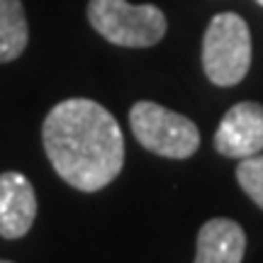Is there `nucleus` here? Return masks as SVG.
Wrapping results in <instances>:
<instances>
[{
  "instance_id": "1",
  "label": "nucleus",
  "mask_w": 263,
  "mask_h": 263,
  "mask_svg": "<svg viewBox=\"0 0 263 263\" xmlns=\"http://www.w3.org/2000/svg\"><path fill=\"white\" fill-rule=\"evenodd\" d=\"M42 139L59 176L83 193L110 185L124 163V137L112 115L88 98H71L51 107Z\"/></svg>"
},
{
  "instance_id": "2",
  "label": "nucleus",
  "mask_w": 263,
  "mask_h": 263,
  "mask_svg": "<svg viewBox=\"0 0 263 263\" xmlns=\"http://www.w3.org/2000/svg\"><path fill=\"white\" fill-rule=\"evenodd\" d=\"M202 66L207 78L219 88L244 81L251 66V32L234 12L215 15L202 39Z\"/></svg>"
},
{
  "instance_id": "3",
  "label": "nucleus",
  "mask_w": 263,
  "mask_h": 263,
  "mask_svg": "<svg viewBox=\"0 0 263 263\" xmlns=\"http://www.w3.org/2000/svg\"><path fill=\"white\" fill-rule=\"evenodd\" d=\"M88 20L98 34L117 47H154L166 34V15L156 5H132L127 0H90Z\"/></svg>"
},
{
  "instance_id": "4",
  "label": "nucleus",
  "mask_w": 263,
  "mask_h": 263,
  "mask_svg": "<svg viewBox=\"0 0 263 263\" xmlns=\"http://www.w3.org/2000/svg\"><path fill=\"white\" fill-rule=\"evenodd\" d=\"M129 124L144 149L166 159H188L200 146V132L193 120L151 100H139L132 107Z\"/></svg>"
},
{
  "instance_id": "5",
  "label": "nucleus",
  "mask_w": 263,
  "mask_h": 263,
  "mask_svg": "<svg viewBox=\"0 0 263 263\" xmlns=\"http://www.w3.org/2000/svg\"><path fill=\"white\" fill-rule=\"evenodd\" d=\"M215 149L227 159H246L263 151V105L236 103L215 132Z\"/></svg>"
},
{
  "instance_id": "6",
  "label": "nucleus",
  "mask_w": 263,
  "mask_h": 263,
  "mask_svg": "<svg viewBox=\"0 0 263 263\" xmlns=\"http://www.w3.org/2000/svg\"><path fill=\"white\" fill-rule=\"evenodd\" d=\"M37 195L34 188L20 171L0 173V236L20 239L34 224Z\"/></svg>"
},
{
  "instance_id": "7",
  "label": "nucleus",
  "mask_w": 263,
  "mask_h": 263,
  "mask_svg": "<svg viewBox=\"0 0 263 263\" xmlns=\"http://www.w3.org/2000/svg\"><path fill=\"white\" fill-rule=\"evenodd\" d=\"M246 234L234 219L215 217L200 227L195 263H241Z\"/></svg>"
},
{
  "instance_id": "8",
  "label": "nucleus",
  "mask_w": 263,
  "mask_h": 263,
  "mask_svg": "<svg viewBox=\"0 0 263 263\" xmlns=\"http://www.w3.org/2000/svg\"><path fill=\"white\" fill-rule=\"evenodd\" d=\"M29 39L27 17L20 0H0V64L17 59Z\"/></svg>"
},
{
  "instance_id": "9",
  "label": "nucleus",
  "mask_w": 263,
  "mask_h": 263,
  "mask_svg": "<svg viewBox=\"0 0 263 263\" xmlns=\"http://www.w3.org/2000/svg\"><path fill=\"white\" fill-rule=\"evenodd\" d=\"M236 180L246 195L263 210V154L241 159V163L236 166Z\"/></svg>"
},
{
  "instance_id": "10",
  "label": "nucleus",
  "mask_w": 263,
  "mask_h": 263,
  "mask_svg": "<svg viewBox=\"0 0 263 263\" xmlns=\"http://www.w3.org/2000/svg\"><path fill=\"white\" fill-rule=\"evenodd\" d=\"M0 263H12V261H0Z\"/></svg>"
},
{
  "instance_id": "11",
  "label": "nucleus",
  "mask_w": 263,
  "mask_h": 263,
  "mask_svg": "<svg viewBox=\"0 0 263 263\" xmlns=\"http://www.w3.org/2000/svg\"><path fill=\"white\" fill-rule=\"evenodd\" d=\"M258 3H261V5H263V0H258Z\"/></svg>"
}]
</instances>
